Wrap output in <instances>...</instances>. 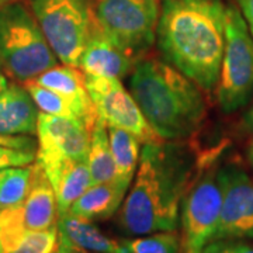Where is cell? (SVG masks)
I'll list each match as a JSON object with an SVG mask.
<instances>
[{"label": "cell", "instance_id": "obj_1", "mask_svg": "<svg viewBox=\"0 0 253 253\" xmlns=\"http://www.w3.org/2000/svg\"><path fill=\"white\" fill-rule=\"evenodd\" d=\"M194 158L179 142H146L135 180L120 208L118 224L128 235L176 231L183 199L193 181Z\"/></svg>", "mask_w": 253, "mask_h": 253}, {"label": "cell", "instance_id": "obj_23", "mask_svg": "<svg viewBox=\"0 0 253 253\" xmlns=\"http://www.w3.org/2000/svg\"><path fill=\"white\" fill-rule=\"evenodd\" d=\"M24 87L27 89L30 96L33 97L36 106L41 113L51 114V116H61V117L78 118V111L72 103L58 91L51 90L48 87L40 86L38 83L28 81L24 83Z\"/></svg>", "mask_w": 253, "mask_h": 253}, {"label": "cell", "instance_id": "obj_6", "mask_svg": "<svg viewBox=\"0 0 253 253\" xmlns=\"http://www.w3.org/2000/svg\"><path fill=\"white\" fill-rule=\"evenodd\" d=\"M253 97V38L238 7L226 6L225 49L217 99L225 113L242 109Z\"/></svg>", "mask_w": 253, "mask_h": 253}, {"label": "cell", "instance_id": "obj_14", "mask_svg": "<svg viewBox=\"0 0 253 253\" xmlns=\"http://www.w3.org/2000/svg\"><path fill=\"white\" fill-rule=\"evenodd\" d=\"M131 66L132 61L104 34L96 18L94 27L91 30L79 62V68L83 73L121 79L128 73Z\"/></svg>", "mask_w": 253, "mask_h": 253}, {"label": "cell", "instance_id": "obj_34", "mask_svg": "<svg viewBox=\"0 0 253 253\" xmlns=\"http://www.w3.org/2000/svg\"><path fill=\"white\" fill-rule=\"evenodd\" d=\"M7 1H13V0H0V4H3V3H7Z\"/></svg>", "mask_w": 253, "mask_h": 253}, {"label": "cell", "instance_id": "obj_10", "mask_svg": "<svg viewBox=\"0 0 253 253\" xmlns=\"http://www.w3.org/2000/svg\"><path fill=\"white\" fill-rule=\"evenodd\" d=\"M222 208L214 241L253 239V180L242 168L228 165L218 170Z\"/></svg>", "mask_w": 253, "mask_h": 253}, {"label": "cell", "instance_id": "obj_18", "mask_svg": "<svg viewBox=\"0 0 253 253\" xmlns=\"http://www.w3.org/2000/svg\"><path fill=\"white\" fill-rule=\"evenodd\" d=\"M128 187V184L117 180L93 184L73 203L68 212L90 221L107 219L121 208Z\"/></svg>", "mask_w": 253, "mask_h": 253}, {"label": "cell", "instance_id": "obj_13", "mask_svg": "<svg viewBox=\"0 0 253 253\" xmlns=\"http://www.w3.org/2000/svg\"><path fill=\"white\" fill-rule=\"evenodd\" d=\"M44 169L55 191L58 204V217L66 214L73 203L91 186V177L86 161H75L66 158L37 159Z\"/></svg>", "mask_w": 253, "mask_h": 253}, {"label": "cell", "instance_id": "obj_16", "mask_svg": "<svg viewBox=\"0 0 253 253\" xmlns=\"http://www.w3.org/2000/svg\"><path fill=\"white\" fill-rule=\"evenodd\" d=\"M38 114L26 87L10 84L0 93V135L36 134Z\"/></svg>", "mask_w": 253, "mask_h": 253}, {"label": "cell", "instance_id": "obj_2", "mask_svg": "<svg viewBox=\"0 0 253 253\" xmlns=\"http://www.w3.org/2000/svg\"><path fill=\"white\" fill-rule=\"evenodd\" d=\"M225 13L221 0H166L158 23L165 59L206 91L215 89L219 79Z\"/></svg>", "mask_w": 253, "mask_h": 253}, {"label": "cell", "instance_id": "obj_22", "mask_svg": "<svg viewBox=\"0 0 253 253\" xmlns=\"http://www.w3.org/2000/svg\"><path fill=\"white\" fill-rule=\"evenodd\" d=\"M59 246L58 224L41 231H23L7 244L3 245L4 253H54Z\"/></svg>", "mask_w": 253, "mask_h": 253}, {"label": "cell", "instance_id": "obj_3", "mask_svg": "<svg viewBox=\"0 0 253 253\" xmlns=\"http://www.w3.org/2000/svg\"><path fill=\"white\" fill-rule=\"evenodd\" d=\"M129 93L162 139L193 135L206 117L201 87L170 63L142 59L129 78Z\"/></svg>", "mask_w": 253, "mask_h": 253}, {"label": "cell", "instance_id": "obj_30", "mask_svg": "<svg viewBox=\"0 0 253 253\" xmlns=\"http://www.w3.org/2000/svg\"><path fill=\"white\" fill-rule=\"evenodd\" d=\"M200 253H225V246H224V241L218 239V241H212L208 245L203 248V251Z\"/></svg>", "mask_w": 253, "mask_h": 253}, {"label": "cell", "instance_id": "obj_9", "mask_svg": "<svg viewBox=\"0 0 253 253\" xmlns=\"http://www.w3.org/2000/svg\"><path fill=\"white\" fill-rule=\"evenodd\" d=\"M84 82L97 117L107 126L129 131L144 144L162 141L148 124L135 99L126 90L120 79L84 75Z\"/></svg>", "mask_w": 253, "mask_h": 253}, {"label": "cell", "instance_id": "obj_25", "mask_svg": "<svg viewBox=\"0 0 253 253\" xmlns=\"http://www.w3.org/2000/svg\"><path fill=\"white\" fill-rule=\"evenodd\" d=\"M34 159H36L34 151H21L7 146H0V169L31 165Z\"/></svg>", "mask_w": 253, "mask_h": 253}, {"label": "cell", "instance_id": "obj_19", "mask_svg": "<svg viewBox=\"0 0 253 253\" xmlns=\"http://www.w3.org/2000/svg\"><path fill=\"white\" fill-rule=\"evenodd\" d=\"M87 166L93 184L109 183L116 179V165L110 146L107 124L97 117L90 129V146L87 155Z\"/></svg>", "mask_w": 253, "mask_h": 253}, {"label": "cell", "instance_id": "obj_24", "mask_svg": "<svg viewBox=\"0 0 253 253\" xmlns=\"http://www.w3.org/2000/svg\"><path fill=\"white\" fill-rule=\"evenodd\" d=\"M129 253H180L181 239L176 231H161L124 241Z\"/></svg>", "mask_w": 253, "mask_h": 253}, {"label": "cell", "instance_id": "obj_33", "mask_svg": "<svg viewBox=\"0 0 253 253\" xmlns=\"http://www.w3.org/2000/svg\"><path fill=\"white\" fill-rule=\"evenodd\" d=\"M251 159H252V163H253V144L251 146Z\"/></svg>", "mask_w": 253, "mask_h": 253}, {"label": "cell", "instance_id": "obj_20", "mask_svg": "<svg viewBox=\"0 0 253 253\" xmlns=\"http://www.w3.org/2000/svg\"><path fill=\"white\" fill-rule=\"evenodd\" d=\"M109 129L110 146L116 165V179L114 180L131 184L132 177L136 173V166L141 156V141L129 131L114 126H107Z\"/></svg>", "mask_w": 253, "mask_h": 253}, {"label": "cell", "instance_id": "obj_4", "mask_svg": "<svg viewBox=\"0 0 253 253\" xmlns=\"http://www.w3.org/2000/svg\"><path fill=\"white\" fill-rule=\"evenodd\" d=\"M0 63L24 83L58 63L33 11L16 0L0 4Z\"/></svg>", "mask_w": 253, "mask_h": 253}, {"label": "cell", "instance_id": "obj_11", "mask_svg": "<svg viewBox=\"0 0 253 253\" xmlns=\"http://www.w3.org/2000/svg\"><path fill=\"white\" fill-rule=\"evenodd\" d=\"M58 224V204L44 169L34 163L27 196L13 208L0 211V226L21 231H41Z\"/></svg>", "mask_w": 253, "mask_h": 253}, {"label": "cell", "instance_id": "obj_7", "mask_svg": "<svg viewBox=\"0 0 253 253\" xmlns=\"http://www.w3.org/2000/svg\"><path fill=\"white\" fill-rule=\"evenodd\" d=\"M94 14L104 34L131 61L142 58L156 41L158 0H99Z\"/></svg>", "mask_w": 253, "mask_h": 253}, {"label": "cell", "instance_id": "obj_26", "mask_svg": "<svg viewBox=\"0 0 253 253\" xmlns=\"http://www.w3.org/2000/svg\"><path fill=\"white\" fill-rule=\"evenodd\" d=\"M0 146L21 151H36V141L27 135H0Z\"/></svg>", "mask_w": 253, "mask_h": 253}, {"label": "cell", "instance_id": "obj_12", "mask_svg": "<svg viewBox=\"0 0 253 253\" xmlns=\"http://www.w3.org/2000/svg\"><path fill=\"white\" fill-rule=\"evenodd\" d=\"M90 128L81 120L41 113L37 121V159L66 158L86 161L90 146Z\"/></svg>", "mask_w": 253, "mask_h": 253}, {"label": "cell", "instance_id": "obj_15", "mask_svg": "<svg viewBox=\"0 0 253 253\" xmlns=\"http://www.w3.org/2000/svg\"><path fill=\"white\" fill-rule=\"evenodd\" d=\"M33 82L66 97L75 106L79 120L91 129L97 120V113L86 87L84 73L79 72L75 66L55 65L54 68L34 78Z\"/></svg>", "mask_w": 253, "mask_h": 253}, {"label": "cell", "instance_id": "obj_21", "mask_svg": "<svg viewBox=\"0 0 253 253\" xmlns=\"http://www.w3.org/2000/svg\"><path fill=\"white\" fill-rule=\"evenodd\" d=\"M34 165L0 169V211L18 206L27 196Z\"/></svg>", "mask_w": 253, "mask_h": 253}, {"label": "cell", "instance_id": "obj_29", "mask_svg": "<svg viewBox=\"0 0 253 253\" xmlns=\"http://www.w3.org/2000/svg\"><path fill=\"white\" fill-rule=\"evenodd\" d=\"M54 253H84V252L81 251L79 248H76V246H75V245H73L68 238H65V236L59 234V246H58V249H56Z\"/></svg>", "mask_w": 253, "mask_h": 253}, {"label": "cell", "instance_id": "obj_32", "mask_svg": "<svg viewBox=\"0 0 253 253\" xmlns=\"http://www.w3.org/2000/svg\"><path fill=\"white\" fill-rule=\"evenodd\" d=\"M0 253H4V249H3V245H1V239H0Z\"/></svg>", "mask_w": 253, "mask_h": 253}, {"label": "cell", "instance_id": "obj_5", "mask_svg": "<svg viewBox=\"0 0 253 253\" xmlns=\"http://www.w3.org/2000/svg\"><path fill=\"white\" fill-rule=\"evenodd\" d=\"M31 11L56 58L78 68L96 23L89 0H30Z\"/></svg>", "mask_w": 253, "mask_h": 253}, {"label": "cell", "instance_id": "obj_17", "mask_svg": "<svg viewBox=\"0 0 253 253\" xmlns=\"http://www.w3.org/2000/svg\"><path fill=\"white\" fill-rule=\"evenodd\" d=\"M59 234L68 238L83 252L129 253L124 241H116L104 235L93 221L66 212L58 217Z\"/></svg>", "mask_w": 253, "mask_h": 253}, {"label": "cell", "instance_id": "obj_31", "mask_svg": "<svg viewBox=\"0 0 253 253\" xmlns=\"http://www.w3.org/2000/svg\"><path fill=\"white\" fill-rule=\"evenodd\" d=\"M9 86V83H7V79H6V76L3 75L1 72V63H0V93L4 90L6 87Z\"/></svg>", "mask_w": 253, "mask_h": 253}, {"label": "cell", "instance_id": "obj_8", "mask_svg": "<svg viewBox=\"0 0 253 253\" xmlns=\"http://www.w3.org/2000/svg\"><path fill=\"white\" fill-rule=\"evenodd\" d=\"M222 208V190L218 170L199 173L181 203L183 253H200L214 241Z\"/></svg>", "mask_w": 253, "mask_h": 253}, {"label": "cell", "instance_id": "obj_28", "mask_svg": "<svg viewBox=\"0 0 253 253\" xmlns=\"http://www.w3.org/2000/svg\"><path fill=\"white\" fill-rule=\"evenodd\" d=\"M225 253H253V245L235 239H222Z\"/></svg>", "mask_w": 253, "mask_h": 253}, {"label": "cell", "instance_id": "obj_27", "mask_svg": "<svg viewBox=\"0 0 253 253\" xmlns=\"http://www.w3.org/2000/svg\"><path fill=\"white\" fill-rule=\"evenodd\" d=\"M236 1L239 6V11L246 21L249 33L253 38V0H236Z\"/></svg>", "mask_w": 253, "mask_h": 253}]
</instances>
